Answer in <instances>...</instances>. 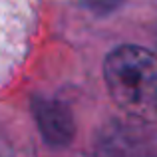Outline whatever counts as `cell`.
<instances>
[{"label": "cell", "instance_id": "obj_1", "mask_svg": "<svg viewBox=\"0 0 157 157\" xmlns=\"http://www.w3.org/2000/svg\"><path fill=\"white\" fill-rule=\"evenodd\" d=\"M105 84L113 101L133 119H157V56L139 46H119L105 58Z\"/></svg>", "mask_w": 157, "mask_h": 157}, {"label": "cell", "instance_id": "obj_2", "mask_svg": "<svg viewBox=\"0 0 157 157\" xmlns=\"http://www.w3.org/2000/svg\"><path fill=\"white\" fill-rule=\"evenodd\" d=\"M34 24V0H0V86L26 54Z\"/></svg>", "mask_w": 157, "mask_h": 157}, {"label": "cell", "instance_id": "obj_3", "mask_svg": "<svg viewBox=\"0 0 157 157\" xmlns=\"http://www.w3.org/2000/svg\"><path fill=\"white\" fill-rule=\"evenodd\" d=\"M94 157H157V153L145 131L125 123H111L101 131Z\"/></svg>", "mask_w": 157, "mask_h": 157}, {"label": "cell", "instance_id": "obj_4", "mask_svg": "<svg viewBox=\"0 0 157 157\" xmlns=\"http://www.w3.org/2000/svg\"><path fill=\"white\" fill-rule=\"evenodd\" d=\"M32 107L42 137L54 147L68 145L70 139L74 137V119L68 107L46 98H36Z\"/></svg>", "mask_w": 157, "mask_h": 157}, {"label": "cell", "instance_id": "obj_5", "mask_svg": "<svg viewBox=\"0 0 157 157\" xmlns=\"http://www.w3.org/2000/svg\"><path fill=\"white\" fill-rule=\"evenodd\" d=\"M84 2L96 12H111L121 4V0H84Z\"/></svg>", "mask_w": 157, "mask_h": 157}]
</instances>
